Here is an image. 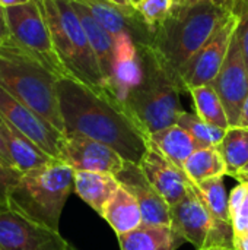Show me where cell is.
Returning <instances> with one entry per match:
<instances>
[{
	"label": "cell",
	"instance_id": "cell-35",
	"mask_svg": "<svg viewBox=\"0 0 248 250\" xmlns=\"http://www.w3.org/2000/svg\"><path fill=\"white\" fill-rule=\"evenodd\" d=\"M232 1V12L241 16L248 10V0H231Z\"/></svg>",
	"mask_w": 248,
	"mask_h": 250
},
{
	"label": "cell",
	"instance_id": "cell-40",
	"mask_svg": "<svg viewBox=\"0 0 248 250\" xmlns=\"http://www.w3.org/2000/svg\"><path fill=\"white\" fill-rule=\"evenodd\" d=\"M180 1H186V3H197V1H206V0H180ZM212 1H219L224 3L225 6H228L232 10V1L231 0H212Z\"/></svg>",
	"mask_w": 248,
	"mask_h": 250
},
{
	"label": "cell",
	"instance_id": "cell-42",
	"mask_svg": "<svg viewBox=\"0 0 248 250\" xmlns=\"http://www.w3.org/2000/svg\"><path fill=\"white\" fill-rule=\"evenodd\" d=\"M79 1H83V3H91V1H98V0H79Z\"/></svg>",
	"mask_w": 248,
	"mask_h": 250
},
{
	"label": "cell",
	"instance_id": "cell-18",
	"mask_svg": "<svg viewBox=\"0 0 248 250\" xmlns=\"http://www.w3.org/2000/svg\"><path fill=\"white\" fill-rule=\"evenodd\" d=\"M118 243L121 250H177L186 240L171 226H140L118 236Z\"/></svg>",
	"mask_w": 248,
	"mask_h": 250
},
{
	"label": "cell",
	"instance_id": "cell-29",
	"mask_svg": "<svg viewBox=\"0 0 248 250\" xmlns=\"http://www.w3.org/2000/svg\"><path fill=\"white\" fill-rule=\"evenodd\" d=\"M20 176H22V174H20L18 170L12 168L10 166H7L6 163H3V161L0 160V202H1V204L6 205L7 192H9L10 186H13V185L19 180ZM6 207H7V205H6Z\"/></svg>",
	"mask_w": 248,
	"mask_h": 250
},
{
	"label": "cell",
	"instance_id": "cell-48",
	"mask_svg": "<svg viewBox=\"0 0 248 250\" xmlns=\"http://www.w3.org/2000/svg\"><path fill=\"white\" fill-rule=\"evenodd\" d=\"M1 42H3V40H1V38H0V44H1Z\"/></svg>",
	"mask_w": 248,
	"mask_h": 250
},
{
	"label": "cell",
	"instance_id": "cell-11",
	"mask_svg": "<svg viewBox=\"0 0 248 250\" xmlns=\"http://www.w3.org/2000/svg\"><path fill=\"white\" fill-rule=\"evenodd\" d=\"M58 231L32 223L9 208L0 209V250H69Z\"/></svg>",
	"mask_w": 248,
	"mask_h": 250
},
{
	"label": "cell",
	"instance_id": "cell-6",
	"mask_svg": "<svg viewBox=\"0 0 248 250\" xmlns=\"http://www.w3.org/2000/svg\"><path fill=\"white\" fill-rule=\"evenodd\" d=\"M54 44L67 76L98 89L107 83L72 0H39Z\"/></svg>",
	"mask_w": 248,
	"mask_h": 250
},
{
	"label": "cell",
	"instance_id": "cell-17",
	"mask_svg": "<svg viewBox=\"0 0 248 250\" xmlns=\"http://www.w3.org/2000/svg\"><path fill=\"white\" fill-rule=\"evenodd\" d=\"M72 4L82 22V26L89 40V44L96 56V60L101 67L102 76L107 83V91H108L110 82L113 79V67H114V51H115L114 38L95 19L91 9L85 3L79 0H72Z\"/></svg>",
	"mask_w": 248,
	"mask_h": 250
},
{
	"label": "cell",
	"instance_id": "cell-1",
	"mask_svg": "<svg viewBox=\"0 0 248 250\" xmlns=\"http://www.w3.org/2000/svg\"><path fill=\"white\" fill-rule=\"evenodd\" d=\"M57 95L64 136H88L111 146L126 161L140 164L149 136L108 91L94 89L72 76H60Z\"/></svg>",
	"mask_w": 248,
	"mask_h": 250
},
{
	"label": "cell",
	"instance_id": "cell-12",
	"mask_svg": "<svg viewBox=\"0 0 248 250\" xmlns=\"http://www.w3.org/2000/svg\"><path fill=\"white\" fill-rule=\"evenodd\" d=\"M210 85L215 88L224 104L229 126H238L241 110L248 95V69L237 32L232 38L228 56Z\"/></svg>",
	"mask_w": 248,
	"mask_h": 250
},
{
	"label": "cell",
	"instance_id": "cell-23",
	"mask_svg": "<svg viewBox=\"0 0 248 250\" xmlns=\"http://www.w3.org/2000/svg\"><path fill=\"white\" fill-rule=\"evenodd\" d=\"M184 173L191 183L197 185L213 177L227 174V164L218 146L196 149L184 164Z\"/></svg>",
	"mask_w": 248,
	"mask_h": 250
},
{
	"label": "cell",
	"instance_id": "cell-22",
	"mask_svg": "<svg viewBox=\"0 0 248 250\" xmlns=\"http://www.w3.org/2000/svg\"><path fill=\"white\" fill-rule=\"evenodd\" d=\"M149 141L180 170L184 171V164L189 157L199 149V144L178 125L165 127L149 135Z\"/></svg>",
	"mask_w": 248,
	"mask_h": 250
},
{
	"label": "cell",
	"instance_id": "cell-21",
	"mask_svg": "<svg viewBox=\"0 0 248 250\" xmlns=\"http://www.w3.org/2000/svg\"><path fill=\"white\" fill-rule=\"evenodd\" d=\"M102 218L111 226L117 237L127 234L143 224L142 211L134 196L121 186L107 204Z\"/></svg>",
	"mask_w": 248,
	"mask_h": 250
},
{
	"label": "cell",
	"instance_id": "cell-9",
	"mask_svg": "<svg viewBox=\"0 0 248 250\" xmlns=\"http://www.w3.org/2000/svg\"><path fill=\"white\" fill-rule=\"evenodd\" d=\"M238 23L240 16L237 13H231L203 44V47L191 57L180 76L183 92H189V89L196 86L210 85L215 81L228 56Z\"/></svg>",
	"mask_w": 248,
	"mask_h": 250
},
{
	"label": "cell",
	"instance_id": "cell-41",
	"mask_svg": "<svg viewBox=\"0 0 248 250\" xmlns=\"http://www.w3.org/2000/svg\"><path fill=\"white\" fill-rule=\"evenodd\" d=\"M206 250H235V249H228V248H212V249H206Z\"/></svg>",
	"mask_w": 248,
	"mask_h": 250
},
{
	"label": "cell",
	"instance_id": "cell-47",
	"mask_svg": "<svg viewBox=\"0 0 248 250\" xmlns=\"http://www.w3.org/2000/svg\"><path fill=\"white\" fill-rule=\"evenodd\" d=\"M243 185H247V188H248V180H247V182H246V183H243Z\"/></svg>",
	"mask_w": 248,
	"mask_h": 250
},
{
	"label": "cell",
	"instance_id": "cell-25",
	"mask_svg": "<svg viewBox=\"0 0 248 250\" xmlns=\"http://www.w3.org/2000/svg\"><path fill=\"white\" fill-rule=\"evenodd\" d=\"M189 94L193 98L196 114L200 119L221 129L231 127L224 104L212 85H202V86L191 88L189 89Z\"/></svg>",
	"mask_w": 248,
	"mask_h": 250
},
{
	"label": "cell",
	"instance_id": "cell-45",
	"mask_svg": "<svg viewBox=\"0 0 248 250\" xmlns=\"http://www.w3.org/2000/svg\"><path fill=\"white\" fill-rule=\"evenodd\" d=\"M69 250H77V249H76V248H73V246L70 245V248H69Z\"/></svg>",
	"mask_w": 248,
	"mask_h": 250
},
{
	"label": "cell",
	"instance_id": "cell-32",
	"mask_svg": "<svg viewBox=\"0 0 248 250\" xmlns=\"http://www.w3.org/2000/svg\"><path fill=\"white\" fill-rule=\"evenodd\" d=\"M0 38L3 41L10 38V31L7 26V19H6V7L0 3Z\"/></svg>",
	"mask_w": 248,
	"mask_h": 250
},
{
	"label": "cell",
	"instance_id": "cell-34",
	"mask_svg": "<svg viewBox=\"0 0 248 250\" xmlns=\"http://www.w3.org/2000/svg\"><path fill=\"white\" fill-rule=\"evenodd\" d=\"M0 160H1L3 163H6L7 166H10L12 168H15V166H13V163H12V158H10V155H9V151H7V148H6V144H4V141H3L1 133H0ZM15 170H16V168H15Z\"/></svg>",
	"mask_w": 248,
	"mask_h": 250
},
{
	"label": "cell",
	"instance_id": "cell-36",
	"mask_svg": "<svg viewBox=\"0 0 248 250\" xmlns=\"http://www.w3.org/2000/svg\"><path fill=\"white\" fill-rule=\"evenodd\" d=\"M238 126L241 127H248V95L244 101V105H243V110H241V116H240V123Z\"/></svg>",
	"mask_w": 248,
	"mask_h": 250
},
{
	"label": "cell",
	"instance_id": "cell-13",
	"mask_svg": "<svg viewBox=\"0 0 248 250\" xmlns=\"http://www.w3.org/2000/svg\"><path fill=\"white\" fill-rule=\"evenodd\" d=\"M61 161L75 171H95L118 174L126 160L111 146L83 135L70 133L64 136Z\"/></svg>",
	"mask_w": 248,
	"mask_h": 250
},
{
	"label": "cell",
	"instance_id": "cell-43",
	"mask_svg": "<svg viewBox=\"0 0 248 250\" xmlns=\"http://www.w3.org/2000/svg\"><path fill=\"white\" fill-rule=\"evenodd\" d=\"M3 125H4V120H3V117H1V116H0V127H1V126H3Z\"/></svg>",
	"mask_w": 248,
	"mask_h": 250
},
{
	"label": "cell",
	"instance_id": "cell-7",
	"mask_svg": "<svg viewBox=\"0 0 248 250\" xmlns=\"http://www.w3.org/2000/svg\"><path fill=\"white\" fill-rule=\"evenodd\" d=\"M171 227L197 250L212 248L234 249L232 224L219 221L209 212L193 183L187 195L177 205L171 207Z\"/></svg>",
	"mask_w": 248,
	"mask_h": 250
},
{
	"label": "cell",
	"instance_id": "cell-3",
	"mask_svg": "<svg viewBox=\"0 0 248 250\" xmlns=\"http://www.w3.org/2000/svg\"><path fill=\"white\" fill-rule=\"evenodd\" d=\"M58 78L57 72L12 38L0 44V86L64 135L57 95Z\"/></svg>",
	"mask_w": 248,
	"mask_h": 250
},
{
	"label": "cell",
	"instance_id": "cell-19",
	"mask_svg": "<svg viewBox=\"0 0 248 250\" xmlns=\"http://www.w3.org/2000/svg\"><path fill=\"white\" fill-rule=\"evenodd\" d=\"M120 188L115 176L95 171H75V193L101 217L113 195Z\"/></svg>",
	"mask_w": 248,
	"mask_h": 250
},
{
	"label": "cell",
	"instance_id": "cell-37",
	"mask_svg": "<svg viewBox=\"0 0 248 250\" xmlns=\"http://www.w3.org/2000/svg\"><path fill=\"white\" fill-rule=\"evenodd\" d=\"M235 179L240 182V183H246L248 180V164L244 167V168H241L238 173H237V176H235Z\"/></svg>",
	"mask_w": 248,
	"mask_h": 250
},
{
	"label": "cell",
	"instance_id": "cell-38",
	"mask_svg": "<svg viewBox=\"0 0 248 250\" xmlns=\"http://www.w3.org/2000/svg\"><path fill=\"white\" fill-rule=\"evenodd\" d=\"M110 1L124 9H134V4L132 3V0H110Z\"/></svg>",
	"mask_w": 248,
	"mask_h": 250
},
{
	"label": "cell",
	"instance_id": "cell-26",
	"mask_svg": "<svg viewBox=\"0 0 248 250\" xmlns=\"http://www.w3.org/2000/svg\"><path fill=\"white\" fill-rule=\"evenodd\" d=\"M194 189L209 212L219 221L231 223V214H229V196L225 189L224 176L222 177H213L209 180H205L202 183L194 185Z\"/></svg>",
	"mask_w": 248,
	"mask_h": 250
},
{
	"label": "cell",
	"instance_id": "cell-31",
	"mask_svg": "<svg viewBox=\"0 0 248 250\" xmlns=\"http://www.w3.org/2000/svg\"><path fill=\"white\" fill-rule=\"evenodd\" d=\"M237 38L241 45V51L248 69V10L240 16V23L237 28Z\"/></svg>",
	"mask_w": 248,
	"mask_h": 250
},
{
	"label": "cell",
	"instance_id": "cell-27",
	"mask_svg": "<svg viewBox=\"0 0 248 250\" xmlns=\"http://www.w3.org/2000/svg\"><path fill=\"white\" fill-rule=\"evenodd\" d=\"M177 125L183 127L186 132L190 133V136L199 144L200 148H208V146H218L221 141L225 136L227 129H221L218 126H213L203 119H200L197 114L183 111L178 119Z\"/></svg>",
	"mask_w": 248,
	"mask_h": 250
},
{
	"label": "cell",
	"instance_id": "cell-20",
	"mask_svg": "<svg viewBox=\"0 0 248 250\" xmlns=\"http://www.w3.org/2000/svg\"><path fill=\"white\" fill-rule=\"evenodd\" d=\"M0 133L3 136V141L6 144V148L9 151V155L12 158L15 168L20 174L35 170L38 167H42V166L51 163L53 160H56V158L50 157L48 154H45L31 139L23 136L20 132L13 129L6 122L0 127Z\"/></svg>",
	"mask_w": 248,
	"mask_h": 250
},
{
	"label": "cell",
	"instance_id": "cell-24",
	"mask_svg": "<svg viewBox=\"0 0 248 250\" xmlns=\"http://www.w3.org/2000/svg\"><path fill=\"white\" fill-rule=\"evenodd\" d=\"M218 149L227 164V174L235 177L248 164V127H228Z\"/></svg>",
	"mask_w": 248,
	"mask_h": 250
},
{
	"label": "cell",
	"instance_id": "cell-33",
	"mask_svg": "<svg viewBox=\"0 0 248 250\" xmlns=\"http://www.w3.org/2000/svg\"><path fill=\"white\" fill-rule=\"evenodd\" d=\"M234 249L248 250V233L234 234Z\"/></svg>",
	"mask_w": 248,
	"mask_h": 250
},
{
	"label": "cell",
	"instance_id": "cell-46",
	"mask_svg": "<svg viewBox=\"0 0 248 250\" xmlns=\"http://www.w3.org/2000/svg\"><path fill=\"white\" fill-rule=\"evenodd\" d=\"M137 1H139V0H132V3H133V4H136Z\"/></svg>",
	"mask_w": 248,
	"mask_h": 250
},
{
	"label": "cell",
	"instance_id": "cell-5",
	"mask_svg": "<svg viewBox=\"0 0 248 250\" xmlns=\"http://www.w3.org/2000/svg\"><path fill=\"white\" fill-rule=\"evenodd\" d=\"M75 190V170L61 160L23 173L10 186L6 205L23 218L58 231L67 198Z\"/></svg>",
	"mask_w": 248,
	"mask_h": 250
},
{
	"label": "cell",
	"instance_id": "cell-14",
	"mask_svg": "<svg viewBox=\"0 0 248 250\" xmlns=\"http://www.w3.org/2000/svg\"><path fill=\"white\" fill-rule=\"evenodd\" d=\"M120 186L130 192L143 217L142 226H171V207L151 185L139 164L126 161L123 170L115 174Z\"/></svg>",
	"mask_w": 248,
	"mask_h": 250
},
{
	"label": "cell",
	"instance_id": "cell-44",
	"mask_svg": "<svg viewBox=\"0 0 248 250\" xmlns=\"http://www.w3.org/2000/svg\"><path fill=\"white\" fill-rule=\"evenodd\" d=\"M1 208H7V207H6L4 204H1V202H0V209H1Z\"/></svg>",
	"mask_w": 248,
	"mask_h": 250
},
{
	"label": "cell",
	"instance_id": "cell-15",
	"mask_svg": "<svg viewBox=\"0 0 248 250\" xmlns=\"http://www.w3.org/2000/svg\"><path fill=\"white\" fill-rule=\"evenodd\" d=\"M139 166L146 179L170 207L177 205L187 195L191 185L187 174L175 167L151 141Z\"/></svg>",
	"mask_w": 248,
	"mask_h": 250
},
{
	"label": "cell",
	"instance_id": "cell-2",
	"mask_svg": "<svg viewBox=\"0 0 248 250\" xmlns=\"http://www.w3.org/2000/svg\"><path fill=\"white\" fill-rule=\"evenodd\" d=\"M231 13L234 12L219 1L177 0L167 19L153 31L152 47L164 59L180 88V76L187 63Z\"/></svg>",
	"mask_w": 248,
	"mask_h": 250
},
{
	"label": "cell",
	"instance_id": "cell-16",
	"mask_svg": "<svg viewBox=\"0 0 248 250\" xmlns=\"http://www.w3.org/2000/svg\"><path fill=\"white\" fill-rule=\"evenodd\" d=\"M114 67L108 92L123 105L130 92L140 85L143 66L137 44L130 34H121L114 40Z\"/></svg>",
	"mask_w": 248,
	"mask_h": 250
},
{
	"label": "cell",
	"instance_id": "cell-39",
	"mask_svg": "<svg viewBox=\"0 0 248 250\" xmlns=\"http://www.w3.org/2000/svg\"><path fill=\"white\" fill-rule=\"evenodd\" d=\"M31 0H0V3L4 6V7H12V6H18V4H23V3H28Z\"/></svg>",
	"mask_w": 248,
	"mask_h": 250
},
{
	"label": "cell",
	"instance_id": "cell-4",
	"mask_svg": "<svg viewBox=\"0 0 248 250\" xmlns=\"http://www.w3.org/2000/svg\"><path fill=\"white\" fill-rule=\"evenodd\" d=\"M137 48L143 66V79L123 105L149 136L177 125L178 116L184 111L180 100L183 91L152 44H137Z\"/></svg>",
	"mask_w": 248,
	"mask_h": 250
},
{
	"label": "cell",
	"instance_id": "cell-30",
	"mask_svg": "<svg viewBox=\"0 0 248 250\" xmlns=\"http://www.w3.org/2000/svg\"><path fill=\"white\" fill-rule=\"evenodd\" d=\"M231 224L234 229V234L248 233V195L241 207L231 215Z\"/></svg>",
	"mask_w": 248,
	"mask_h": 250
},
{
	"label": "cell",
	"instance_id": "cell-28",
	"mask_svg": "<svg viewBox=\"0 0 248 250\" xmlns=\"http://www.w3.org/2000/svg\"><path fill=\"white\" fill-rule=\"evenodd\" d=\"M177 0H139L134 7L143 23L153 31L167 19Z\"/></svg>",
	"mask_w": 248,
	"mask_h": 250
},
{
	"label": "cell",
	"instance_id": "cell-8",
	"mask_svg": "<svg viewBox=\"0 0 248 250\" xmlns=\"http://www.w3.org/2000/svg\"><path fill=\"white\" fill-rule=\"evenodd\" d=\"M10 38L22 48L42 60L60 76H67L54 50L51 32L39 0L6 7Z\"/></svg>",
	"mask_w": 248,
	"mask_h": 250
},
{
	"label": "cell",
	"instance_id": "cell-10",
	"mask_svg": "<svg viewBox=\"0 0 248 250\" xmlns=\"http://www.w3.org/2000/svg\"><path fill=\"white\" fill-rule=\"evenodd\" d=\"M0 116L13 129L31 139L45 154L56 160H61L64 135L57 132L31 108L10 95L0 86Z\"/></svg>",
	"mask_w": 248,
	"mask_h": 250
}]
</instances>
